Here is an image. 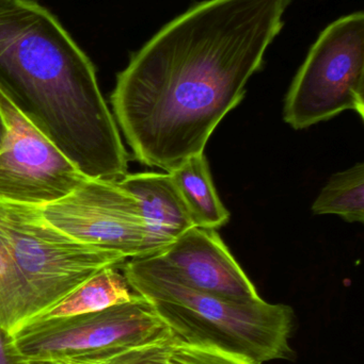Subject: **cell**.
I'll list each match as a JSON object with an SVG mask.
<instances>
[{
    "label": "cell",
    "instance_id": "6da1fadb",
    "mask_svg": "<svg viewBox=\"0 0 364 364\" xmlns=\"http://www.w3.org/2000/svg\"><path fill=\"white\" fill-rule=\"evenodd\" d=\"M291 2L203 0L132 53L111 104L139 162L169 173L204 153L262 70Z\"/></svg>",
    "mask_w": 364,
    "mask_h": 364
},
{
    "label": "cell",
    "instance_id": "7a4b0ae2",
    "mask_svg": "<svg viewBox=\"0 0 364 364\" xmlns=\"http://www.w3.org/2000/svg\"><path fill=\"white\" fill-rule=\"evenodd\" d=\"M0 91L88 178L128 174L93 63L36 0H0Z\"/></svg>",
    "mask_w": 364,
    "mask_h": 364
},
{
    "label": "cell",
    "instance_id": "3957f363",
    "mask_svg": "<svg viewBox=\"0 0 364 364\" xmlns=\"http://www.w3.org/2000/svg\"><path fill=\"white\" fill-rule=\"evenodd\" d=\"M123 275L177 341L216 346L258 364L292 355L295 316L288 306L201 292L182 282L160 255L132 258L123 265Z\"/></svg>",
    "mask_w": 364,
    "mask_h": 364
},
{
    "label": "cell",
    "instance_id": "277c9868",
    "mask_svg": "<svg viewBox=\"0 0 364 364\" xmlns=\"http://www.w3.org/2000/svg\"><path fill=\"white\" fill-rule=\"evenodd\" d=\"M125 257L56 228L42 208L0 200V329L8 337Z\"/></svg>",
    "mask_w": 364,
    "mask_h": 364
},
{
    "label": "cell",
    "instance_id": "5b68a950",
    "mask_svg": "<svg viewBox=\"0 0 364 364\" xmlns=\"http://www.w3.org/2000/svg\"><path fill=\"white\" fill-rule=\"evenodd\" d=\"M346 110L364 117V13L329 23L316 38L284 100V119L295 130Z\"/></svg>",
    "mask_w": 364,
    "mask_h": 364
},
{
    "label": "cell",
    "instance_id": "8992f818",
    "mask_svg": "<svg viewBox=\"0 0 364 364\" xmlns=\"http://www.w3.org/2000/svg\"><path fill=\"white\" fill-rule=\"evenodd\" d=\"M170 335L154 308L140 295L100 311L29 322L9 337L21 360L104 358Z\"/></svg>",
    "mask_w": 364,
    "mask_h": 364
},
{
    "label": "cell",
    "instance_id": "52a82bcc",
    "mask_svg": "<svg viewBox=\"0 0 364 364\" xmlns=\"http://www.w3.org/2000/svg\"><path fill=\"white\" fill-rule=\"evenodd\" d=\"M41 208L53 226L80 243L126 259L145 256L147 230L138 200L119 181L88 178Z\"/></svg>",
    "mask_w": 364,
    "mask_h": 364
},
{
    "label": "cell",
    "instance_id": "ba28073f",
    "mask_svg": "<svg viewBox=\"0 0 364 364\" xmlns=\"http://www.w3.org/2000/svg\"><path fill=\"white\" fill-rule=\"evenodd\" d=\"M8 136L0 153V200L44 207L87 181L66 155L0 91Z\"/></svg>",
    "mask_w": 364,
    "mask_h": 364
},
{
    "label": "cell",
    "instance_id": "9c48e42d",
    "mask_svg": "<svg viewBox=\"0 0 364 364\" xmlns=\"http://www.w3.org/2000/svg\"><path fill=\"white\" fill-rule=\"evenodd\" d=\"M158 255L201 292L237 301L262 299L215 229L194 227Z\"/></svg>",
    "mask_w": 364,
    "mask_h": 364
},
{
    "label": "cell",
    "instance_id": "30bf717a",
    "mask_svg": "<svg viewBox=\"0 0 364 364\" xmlns=\"http://www.w3.org/2000/svg\"><path fill=\"white\" fill-rule=\"evenodd\" d=\"M119 183L138 200L147 230L145 257L160 254L196 227L169 173L126 174Z\"/></svg>",
    "mask_w": 364,
    "mask_h": 364
},
{
    "label": "cell",
    "instance_id": "8fae6325",
    "mask_svg": "<svg viewBox=\"0 0 364 364\" xmlns=\"http://www.w3.org/2000/svg\"><path fill=\"white\" fill-rule=\"evenodd\" d=\"M137 296L138 294L130 289L125 276L119 273L117 267H105L29 322L92 314L128 303Z\"/></svg>",
    "mask_w": 364,
    "mask_h": 364
},
{
    "label": "cell",
    "instance_id": "7c38bea8",
    "mask_svg": "<svg viewBox=\"0 0 364 364\" xmlns=\"http://www.w3.org/2000/svg\"><path fill=\"white\" fill-rule=\"evenodd\" d=\"M181 193L196 227L222 228L230 220V212L218 196L204 153L186 160L169 172Z\"/></svg>",
    "mask_w": 364,
    "mask_h": 364
},
{
    "label": "cell",
    "instance_id": "4fadbf2b",
    "mask_svg": "<svg viewBox=\"0 0 364 364\" xmlns=\"http://www.w3.org/2000/svg\"><path fill=\"white\" fill-rule=\"evenodd\" d=\"M316 215L335 214L348 223L364 222V164L333 175L312 205Z\"/></svg>",
    "mask_w": 364,
    "mask_h": 364
},
{
    "label": "cell",
    "instance_id": "5bb4252c",
    "mask_svg": "<svg viewBox=\"0 0 364 364\" xmlns=\"http://www.w3.org/2000/svg\"><path fill=\"white\" fill-rule=\"evenodd\" d=\"M168 364H258L248 357L212 346L182 343L175 339Z\"/></svg>",
    "mask_w": 364,
    "mask_h": 364
},
{
    "label": "cell",
    "instance_id": "9a60e30c",
    "mask_svg": "<svg viewBox=\"0 0 364 364\" xmlns=\"http://www.w3.org/2000/svg\"><path fill=\"white\" fill-rule=\"evenodd\" d=\"M175 342L168 335L157 341L130 348L124 352L90 360L73 361L72 364H168L169 353Z\"/></svg>",
    "mask_w": 364,
    "mask_h": 364
},
{
    "label": "cell",
    "instance_id": "2e32d148",
    "mask_svg": "<svg viewBox=\"0 0 364 364\" xmlns=\"http://www.w3.org/2000/svg\"><path fill=\"white\" fill-rule=\"evenodd\" d=\"M0 364H23L13 352L8 336L0 329Z\"/></svg>",
    "mask_w": 364,
    "mask_h": 364
},
{
    "label": "cell",
    "instance_id": "e0dca14e",
    "mask_svg": "<svg viewBox=\"0 0 364 364\" xmlns=\"http://www.w3.org/2000/svg\"><path fill=\"white\" fill-rule=\"evenodd\" d=\"M6 136H8V125H6L4 113H2L1 109H0V153H1L4 143H6Z\"/></svg>",
    "mask_w": 364,
    "mask_h": 364
},
{
    "label": "cell",
    "instance_id": "ac0fdd59",
    "mask_svg": "<svg viewBox=\"0 0 364 364\" xmlns=\"http://www.w3.org/2000/svg\"><path fill=\"white\" fill-rule=\"evenodd\" d=\"M23 364H72L62 360H23Z\"/></svg>",
    "mask_w": 364,
    "mask_h": 364
}]
</instances>
